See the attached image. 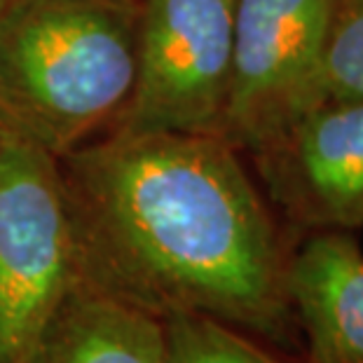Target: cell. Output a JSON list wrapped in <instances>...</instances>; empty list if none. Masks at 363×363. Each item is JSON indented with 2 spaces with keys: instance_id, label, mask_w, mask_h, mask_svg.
<instances>
[{
  "instance_id": "cell-8",
  "label": "cell",
  "mask_w": 363,
  "mask_h": 363,
  "mask_svg": "<svg viewBox=\"0 0 363 363\" xmlns=\"http://www.w3.org/2000/svg\"><path fill=\"white\" fill-rule=\"evenodd\" d=\"M24 363H167L164 326L75 281Z\"/></svg>"
},
{
  "instance_id": "cell-5",
  "label": "cell",
  "mask_w": 363,
  "mask_h": 363,
  "mask_svg": "<svg viewBox=\"0 0 363 363\" xmlns=\"http://www.w3.org/2000/svg\"><path fill=\"white\" fill-rule=\"evenodd\" d=\"M237 0H141L136 80L111 131L218 134Z\"/></svg>"
},
{
  "instance_id": "cell-4",
  "label": "cell",
  "mask_w": 363,
  "mask_h": 363,
  "mask_svg": "<svg viewBox=\"0 0 363 363\" xmlns=\"http://www.w3.org/2000/svg\"><path fill=\"white\" fill-rule=\"evenodd\" d=\"M337 0H237L233 71L218 136L256 155L323 104Z\"/></svg>"
},
{
  "instance_id": "cell-2",
  "label": "cell",
  "mask_w": 363,
  "mask_h": 363,
  "mask_svg": "<svg viewBox=\"0 0 363 363\" xmlns=\"http://www.w3.org/2000/svg\"><path fill=\"white\" fill-rule=\"evenodd\" d=\"M138 14L141 0H3L0 106L12 125L54 157L118 125L136 80Z\"/></svg>"
},
{
  "instance_id": "cell-1",
  "label": "cell",
  "mask_w": 363,
  "mask_h": 363,
  "mask_svg": "<svg viewBox=\"0 0 363 363\" xmlns=\"http://www.w3.org/2000/svg\"><path fill=\"white\" fill-rule=\"evenodd\" d=\"M218 134H125L59 160L78 281L157 319L197 312L303 352L289 298L300 237Z\"/></svg>"
},
{
  "instance_id": "cell-3",
  "label": "cell",
  "mask_w": 363,
  "mask_h": 363,
  "mask_svg": "<svg viewBox=\"0 0 363 363\" xmlns=\"http://www.w3.org/2000/svg\"><path fill=\"white\" fill-rule=\"evenodd\" d=\"M78 281L59 160L0 131V363H24Z\"/></svg>"
},
{
  "instance_id": "cell-6",
  "label": "cell",
  "mask_w": 363,
  "mask_h": 363,
  "mask_svg": "<svg viewBox=\"0 0 363 363\" xmlns=\"http://www.w3.org/2000/svg\"><path fill=\"white\" fill-rule=\"evenodd\" d=\"M251 157L298 237L363 228V101H323Z\"/></svg>"
},
{
  "instance_id": "cell-12",
  "label": "cell",
  "mask_w": 363,
  "mask_h": 363,
  "mask_svg": "<svg viewBox=\"0 0 363 363\" xmlns=\"http://www.w3.org/2000/svg\"><path fill=\"white\" fill-rule=\"evenodd\" d=\"M0 5H3V0H0Z\"/></svg>"
},
{
  "instance_id": "cell-9",
  "label": "cell",
  "mask_w": 363,
  "mask_h": 363,
  "mask_svg": "<svg viewBox=\"0 0 363 363\" xmlns=\"http://www.w3.org/2000/svg\"><path fill=\"white\" fill-rule=\"evenodd\" d=\"M162 326L167 363H305L206 314L174 312Z\"/></svg>"
},
{
  "instance_id": "cell-10",
  "label": "cell",
  "mask_w": 363,
  "mask_h": 363,
  "mask_svg": "<svg viewBox=\"0 0 363 363\" xmlns=\"http://www.w3.org/2000/svg\"><path fill=\"white\" fill-rule=\"evenodd\" d=\"M323 101H363V0H337L323 59Z\"/></svg>"
},
{
  "instance_id": "cell-7",
  "label": "cell",
  "mask_w": 363,
  "mask_h": 363,
  "mask_svg": "<svg viewBox=\"0 0 363 363\" xmlns=\"http://www.w3.org/2000/svg\"><path fill=\"white\" fill-rule=\"evenodd\" d=\"M305 363H363V251L347 230L307 233L289 262Z\"/></svg>"
},
{
  "instance_id": "cell-11",
  "label": "cell",
  "mask_w": 363,
  "mask_h": 363,
  "mask_svg": "<svg viewBox=\"0 0 363 363\" xmlns=\"http://www.w3.org/2000/svg\"><path fill=\"white\" fill-rule=\"evenodd\" d=\"M7 127H14V125H12V120L7 118V113L3 111V106H0V131L7 129Z\"/></svg>"
}]
</instances>
